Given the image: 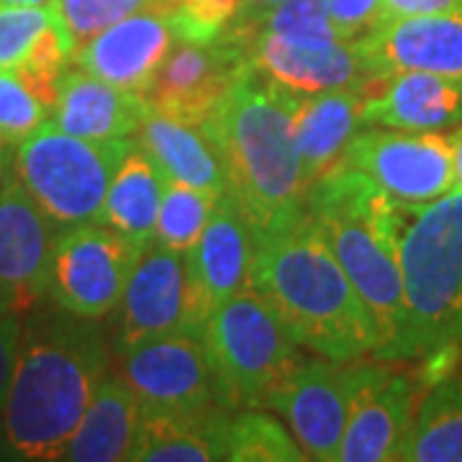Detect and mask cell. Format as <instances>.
Returning <instances> with one entry per match:
<instances>
[{
    "mask_svg": "<svg viewBox=\"0 0 462 462\" xmlns=\"http://www.w3.org/2000/svg\"><path fill=\"white\" fill-rule=\"evenodd\" d=\"M50 108L33 96L16 72H0V147L16 149L47 124Z\"/></svg>",
    "mask_w": 462,
    "mask_h": 462,
    "instance_id": "836d02e7",
    "label": "cell"
},
{
    "mask_svg": "<svg viewBox=\"0 0 462 462\" xmlns=\"http://www.w3.org/2000/svg\"><path fill=\"white\" fill-rule=\"evenodd\" d=\"M218 199L221 196L214 190H203L180 180H167L160 216H157L154 242L185 254L200 239Z\"/></svg>",
    "mask_w": 462,
    "mask_h": 462,
    "instance_id": "f1b7e54d",
    "label": "cell"
},
{
    "mask_svg": "<svg viewBox=\"0 0 462 462\" xmlns=\"http://www.w3.org/2000/svg\"><path fill=\"white\" fill-rule=\"evenodd\" d=\"M457 339H460V346H462V314H460V327H457Z\"/></svg>",
    "mask_w": 462,
    "mask_h": 462,
    "instance_id": "b9f144b4",
    "label": "cell"
},
{
    "mask_svg": "<svg viewBox=\"0 0 462 462\" xmlns=\"http://www.w3.org/2000/svg\"><path fill=\"white\" fill-rule=\"evenodd\" d=\"M331 23L342 39H360L380 18V0H327Z\"/></svg>",
    "mask_w": 462,
    "mask_h": 462,
    "instance_id": "e575fe53",
    "label": "cell"
},
{
    "mask_svg": "<svg viewBox=\"0 0 462 462\" xmlns=\"http://www.w3.org/2000/svg\"><path fill=\"white\" fill-rule=\"evenodd\" d=\"M363 126L442 132L462 124V78L431 72H398L363 98Z\"/></svg>",
    "mask_w": 462,
    "mask_h": 462,
    "instance_id": "ffe728a7",
    "label": "cell"
},
{
    "mask_svg": "<svg viewBox=\"0 0 462 462\" xmlns=\"http://www.w3.org/2000/svg\"><path fill=\"white\" fill-rule=\"evenodd\" d=\"M136 144L162 170L167 180H180L203 190L226 193L221 157L200 126L149 108L136 129Z\"/></svg>",
    "mask_w": 462,
    "mask_h": 462,
    "instance_id": "d4e9b609",
    "label": "cell"
},
{
    "mask_svg": "<svg viewBox=\"0 0 462 462\" xmlns=\"http://www.w3.org/2000/svg\"><path fill=\"white\" fill-rule=\"evenodd\" d=\"M118 375L132 385L142 411H200L224 406L199 329L170 331L118 355Z\"/></svg>",
    "mask_w": 462,
    "mask_h": 462,
    "instance_id": "30bf717a",
    "label": "cell"
},
{
    "mask_svg": "<svg viewBox=\"0 0 462 462\" xmlns=\"http://www.w3.org/2000/svg\"><path fill=\"white\" fill-rule=\"evenodd\" d=\"M229 409L200 411H142L132 460L214 462L226 460Z\"/></svg>",
    "mask_w": 462,
    "mask_h": 462,
    "instance_id": "cb8c5ba5",
    "label": "cell"
},
{
    "mask_svg": "<svg viewBox=\"0 0 462 462\" xmlns=\"http://www.w3.org/2000/svg\"><path fill=\"white\" fill-rule=\"evenodd\" d=\"M172 3L175 0H51V8L75 51L85 39L103 32L116 21L152 8H165Z\"/></svg>",
    "mask_w": 462,
    "mask_h": 462,
    "instance_id": "f546056e",
    "label": "cell"
},
{
    "mask_svg": "<svg viewBox=\"0 0 462 462\" xmlns=\"http://www.w3.org/2000/svg\"><path fill=\"white\" fill-rule=\"evenodd\" d=\"M57 229L11 175L0 188V303L26 314L47 298Z\"/></svg>",
    "mask_w": 462,
    "mask_h": 462,
    "instance_id": "ac0fdd59",
    "label": "cell"
},
{
    "mask_svg": "<svg viewBox=\"0 0 462 462\" xmlns=\"http://www.w3.org/2000/svg\"><path fill=\"white\" fill-rule=\"evenodd\" d=\"M167 8L134 14L93 33L72 51V65L106 83L147 93L157 69L178 44Z\"/></svg>",
    "mask_w": 462,
    "mask_h": 462,
    "instance_id": "d6986e66",
    "label": "cell"
},
{
    "mask_svg": "<svg viewBox=\"0 0 462 462\" xmlns=\"http://www.w3.org/2000/svg\"><path fill=\"white\" fill-rule=\"evenodd\" d=\"M18 342H21V314L0 303V411L14 378Z\"/></svg>",
    "mask_w": 462,
    "mask_h": 462,
    "instance_id": "d590c367",
    "label": "cell"
},
{
    "mask_svg": "<svg viewBox=\"0 0 462 462\" xmlns=\"http://www.w3.org/2000/svg\"><path fill=\"white\" fill-rule=\"evenodd\" d=\"M226 460L234 462H303V447L281 421L263 409L234 411L226 427Z\"/></svg>",
    "mask_w": 462,
    "mask_h": 462,
    "instance_id": "83f0119b",
    "label": "cell"
},
{
    "mask_svg": "<svg viewBox=\"0 0 462 462\" xmlns=\"http://www.w3.org/2000/svg\"><path fill=\"white\" fill-rule=\"evenodd\" d=\"M293 93L247 67L200 124L226 172V193L257 236L293 226L306 185L293 132Z\"/></svg>",
    "mask_w": 462,
    "mask_h": 462,
    "instance_id": "7a4b0ae2",
    "label": "cell"
},
{
    "mask_svg": "<svg viewBox=\"0 0 462 462\" xmlns=\"http://www.w3.org/2000/svg\"><path fill=\"white\" fill-rule=\"evenodd\" d=\"M69 65H72V44L67 42L60 23L54 21L50 29L39 33L29 54L18 65L16 75L51 111L57 98V83Z\"/></svg>",
    "mask_w": 462,
    "mask_h": 462,
    "instance_id": "4dcf8cb0",
    "label": "cell"
},
{
    "mask_svg": "<svg viewBox=\"0 0 462 462\" xmlns=\"http://www.w3.org/2000/svg\"><path fill=\"white\" fill-rule=\"evenodd\" d=\"M247 67V51L231 36H221L211 44L178 42L157 69L144 98L149 108L200 126Z\"/></svg>",
    "mask_w": 462,
    "mask_h": 462,
    "instance_id": "9a60e30c",
    "label": "cell"
},
{
    "mask_svg": "<svg viewBox=\"0 0 462 462\" xmlns=\"http://www.w3.org/2000/svg\"><path fill=\"white\" fill-rule=\"evenodd\" d=\"M396 460L462 462V375L421 393Z\"/></svg>",
    "mask_w": 462,
    "mask_h": 462,
    "instance_id": "4316f807",
    "label": "cell"
},
{
    "mask_svg": "<svg viewBox=\"0 0 462 462\" xmlns=\"http://www.w3.org/2000/svg\"><path fill=\"white\" fill-rule=\"evenodd\" d=\"M57 14L47 5L0 3V72H16L39 33L50 29Z\"/></svg>",
    "mask_w": 462,
    "mask_h": 462,
    "instance_id": "d6a6232c",
    "label": "cell"
},
{
    "mask_svg": "<svg viewBox=\"0 0 462 462\" xmlns=\"http://www.w3.org/2000/svg\"><path fill=\"white\" fill-rule=\"evenodd\" d=\"M462 0H380V21L388 18L430 16V14H445L460 8Z\"/></svg>",
    "mask_w": 462,
    "mask_h": 462,
    "instance_id": "8d00e7d4",
    "label": "cell"
},
{
    "mask_svg": "<svg viewBox=\"0 0 462 462\" xmlns=\"http://www.w3.org/2000/svg\"><path fill=\"white\" fill-rule=\"evenodd\" d=\"M352 363L300 355L264 398L263 409L281 413L309 460H339L352 396Z\"/></svg>",
    "mask_w": 462,
    "mask_h": 462,
    "instance_id": "8fae6325",
    "label": "cell"
},
{
    "mask_svg": "<svg viewBox=\"0 0 462 462\" xmlns=\"http://www.w3.org/2000/svg\"><path fill=\"white\" fill-rule=\"evenodd\" d=\"M0 3H11V5H47L51 0H0Z\"/></svg>",
    "mask_w": 462,
    "mask_h": 462,
    "instance_id": "60d3db41",
    "label": "cell"
},
{
    "mask_svg": "<svg viewBox=\"0 0 462 462\" xmlns=\"http://www.w3.org/2000/svg\"><path fill=\"white\" fill-rule=\"evenodd\" d=\"M278 3H285V0H242V11H239V16L263 14V11L273 8V5H278Z\"/></svg>",
    "mask_w": 462,
    "mask_h": 462,
    "instance_id": "ab89813d",
    "label": "cell"
},
{
    "mask_svg": "<svg viewBox=\"0 0 462 462\" xmlns=\"http://www.w3.org/2000/svg\"><path fill=\"white\" fill-rule=\"evenodd\" d=\"M178 329H193L185 254L152 239L142 249L124 296L111 314V352L118 357Z\"/></svg>",
    "mask_w": 462,
    "mask_h": 462,
    "instance_id": "7c38bea8",
    "label": "cell"
},
{
    "mask_svg": "<svg viewBox=\"0 0 462 462\" xmlns=\"http://www.w3.org/2000/svg\"><path fill=\"white\" fill-rule=\"evenodd\" d=\"M363 93L357 90H329L314 96L291 98V132L300 160V175L306 190L324 172L339 165L349 139L357 134Z\"/></svg>",
    "mask_w": 462,
    "mask_h": 462,
    "instance_id": "7402d4cb",
    "label": "cell"
},
{
    "mask_svg": "<svg viewBox=\"0 0 462 462\" xmlns=\"http://www.w3.org/2000/svg\"><path fill=\"white\" fill-rule=\"evenodd\" d=\"M132 144L129 139H80L44 124L18 144L14 178L57 231L103 224L108 185Z\"/></svg>",
    "mask_w": 462,
    "mask_h": 462,
    "instance_id": "52a82bcc",
    "label": "cell"
},
{
    "mask_svg": "<svg viewBox=\"0 0 462 462\" xmlns=\"http://www.w3.org/2000/svg\"><path fill=\"white\" fill-rule=\"evenodd\" d=\"M242 11V0H175L167 14L178 42L211 44L226 36Z\"/></svg>",
    "mask_w": 462,
    "mask_h": 462,
    "instance_id": "1f68e13d",
    "label": "cell"
},
{
    "mask_svg": "<svg viewBox=\"0 0 462 462\" xmlns=\"http://www.w3.org/2000/svg\"><path fill=\"white\" fill-rule=\"evenodd\" d=\"M147 111L144 93L106 83L80 67H67L57 83L50 124L80 139L114 142L136 134Z\"/></svg>",
    "mask_w": 462,
    "mask_h": 462,
    "instance_id": "44dd1931",
    "label": "cell"
},
{
    "mask_svg": "<svg viewBox=\"0 0 462 462\" xmlns=\"http://www.w3.org/2000/svg\"><path fill=\"white\" fill-rule=\"evenodd\" d=\"M403 327L388 363L457 339L462 314V190L406 208L398 242Z\"/></svg>",
    "mask_w": 462,
    "mask_h": 462,
    "instance_id": "5b68a950",
    "label": "cell"
},
{
    "mask_svg": "<svg viewBox=\"0 0 462 462\" xmlns=\"http://www.w3.org/2000/svg\"><path fill=\"white\" fill-rule=\"evenodd\" d=\"M452 149H455V188L462 190V126L452 134Z\"/></svg>",
    "mask_w": 462,
    "mask_h": 462,
    "instance_id": "f35d334b",
    "label": "cell"
},
{
    "mask_svg": "<svg viewBox=\"0 0 462 462\" xmlns=\"http://www.w3.org/2000/svg\"><path fill=\"white\" fill-rule=\"evenodd\" d=\"M339 165L378 182L385 193L409 206L430 203L455 190L452 136L439 132H403L367 126L349 139Z\"/></svg>",
    "mask_w": 462,
    "mask_h": 462,
    "instance_id": "9c48e42d",
    "label": "cell"
},
{
    "mask_svg": "<svg viewBox=\"0 0 462 462\" xmlns=\"http://www.w3.org/2000/svg\"><path fill=\"white\" fill-rule=\"evenodd\" d=\"M167 178L136 142L121 160L103 203V224L136 245L154 239Z\"/></svg>",
    "mask_w": 462,
    "mask_h": 462,
    "instance_id": "484cf974",
    "label": "cell"
},
{
    "mask_svg": "<svg viewBox=\"0 0 462 462\" xmlns=\"http://www.w3.org/2000/svg\"><path fill=\"white\" fill-rule=\"evenodd\" d=\"M142 424V406L132 385L118 373H106L85 409L80 424L60 449L57 460L121 462L132 460Z\"/></svg>",
    "mask_w": 462,
    "mask_h": 462,
    "instance_id": "603a6c76",
    "label": "cell"
},
{
    "mask_svg": "<svg viewBox=\"0 0 462 462\" xmlns=\"http://www.w3.org/2000/svg\"><path fill=\"white\" fill-rule=\"evenodd\" d=\"M254 252V231L229 193H224L216 200L200 239L185 252L193 329L203 331L208 316L226 298L252 285Z\"/></svg>",
    "mask_w": 462,
    "mask_h": 462,
    "instance_id": "5bb4252c",
    "label": "cell"
},
{
    "mask_svg": "<svg viewBox=\"0 0 462 462\" xmlns=\"http://www.w3.org/2000/svg\"><path fill=\"white\" fill-rule=\"evenodd\" d=\"M14 157H16V149L0 147V188L14 175Z\"/></svg>",
    "mask_w": 462,
    "mask_h": 462,
    "instance_id": "74e56055",
    "label": "cell"
},
{
    "mask_svg": "<svg viewBox=\"0 0 462 462\" xmlns=\"http://www.w3.org/2000/svg\"><path fill=\"white\" fill-rule=\"evenodd\" d=\"M357 44L375 80L398 72L462 78V5L445 14L380 21Z\"/></svg>",
    "mask_w": 462,
    "mask_h": 462,
    "instance_id": "e0dca14e",
    "label": "cell"
},
{
    "mask_svg": "<svg viewBox=\"0 0 462 462\" xmlns=\"http://www.w3.org/2000/svg\"><path fill=\"white\" fill-rule=\"evenodd\" d=\"M144 245L106 224L57 231L47 298L80 319H108L124 296Z\"/></svg>",
    "mask_w": 462,
    "mask_h": 462,
    "instance_id": "ba28073f",
    "label": "cell"
},
{
    "mask_svg": "<svg viewBox=\"0 0 462 462\" xmlns=\"http://www.w3.org/2000/svg\"><path fill=\"white\" fill-rule=\"evenodd\" d=\"M218 398L229 411L263 409L267 393L303 355L275 306L254 288L226 298L203 327Z\"/></svg>",
    "mask_w": 462,
    "mask_h": 462,
    "instance_id": "8992f818",
    "label": "cell"
},
{
    "mask_svg": "<svg viewBox=\"0 0 462 462\" xmlns=\"http://www.w3.org/2000/svg\"><path fill=\"white\" fill-rule=\"evenodd\" d=\"M421 391L411 373L380 363H352V396L339 460H396Z\"/></svg>",
    "mask_w": 462,
    "mask_h": 462,
    "instance_id": "4fadbf2b",
    "label": "cell"
},
{
    "mask_svg": "<svg viewBox=\"0 0 462 462\" xmlns=\"http://www.w3.org/2000/svg\"><path fill=\"white\" fill-rule=\"evenodd\" d=\"M409 203L352 167L337 165L306 190L303 216L327 242L378 327L375 360H391L403 327L398 242Z\"/></svg>",
    "mask_w": 462,
    "mask_h": 462,
    "instance_id": "277c9868",
    "label": "cell"
},
{
    "mask_svg": "<svg viewBox=\"0 0 462 462\" xmlns=\"http://www.w3.org/2000/svg\"><path fill=\"white\" fill-rule=\"evenodd\" d=\"M249 67L264 80L298 96L329 90H357L367 96L375 78L365 65L357 39H337L327 44H291L254 33L242 42Z\"/></svg>",
    "mask_w": 462,
    "mask_h": 462,
    "instance_id": "2e32d148",
    "label": "cell"
},
{
    "mask_svg": "<svg viewBox=\"0 0 462 462\" xmlns=\"http://www.w3.org/2000/svg\"><path fill=\"white\" fill-rule=\"evenodd\" d=\"M252 285L275 306L298 346L337 363L375 352V319L306 216L257 236Z\"/></svg>",
    "mask_w": 462,
    "mask_h": 462,
    "instance_id": "3957f363",
    "label": "cell"
},
{
    "mask_svg": "<svg viewBox=\"0 0 462 462\" xmlns=\"http://www.w3.org/2000/svg\"><path fill=\"white\" fill-rule=\"evenodd\" d=\"M111 370V342L96 319H80L50 298L21 314V342L0 411V457L57 460L80 424L100 378Z\"/></svg>",
    "mask_w": 462,
    "mask_h": 462,
    "instance_id": "6da1fadb",
    "label": "cell"
}]
</instances>
